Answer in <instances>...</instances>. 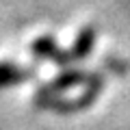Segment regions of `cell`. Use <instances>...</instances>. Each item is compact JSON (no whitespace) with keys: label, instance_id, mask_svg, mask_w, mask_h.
Returning a JSON list of instances; mask_svg holds the SVG:
<instances>
[{"label":"cell","instance_id":"5b68a950","mask_svg":"<svg viewBox=\"0 0 130 130\" xmlns=\"http://www.w3.org/2000/svg\"><path fill=\"white\" fill-rule=\"evenodd\" d=\"M93 43H95V28H93V26L80 28V32H78V37H76L74 46L70 48V52H72V56H74V61L87 59V56L91 54V50H93Z\"/></svg>","mask_w":130,"mask_h":130},{"label":"cell","instance_id":"277c9868","mask_svg":"<svg viewBox=\"0 0 130 130\" xmlns=\"http://www.w3.org/2000/svg\"><path fill=\"white\" fill-rule=\"evenodd\" d=\"M35 76V72L30 67H22V65L9 63V61H2L0 63V89L11 87V85H20L26 83Z\"/></svg>","mask_w":130,"mask_h":130},{"label":"cell","instance_id":"6da1fadb","mask_svg":"<svg viewBox=\"0 0 130 130\" xmlns=\"http://www.w3.org/2000/svg\"><path fill=\"white\" fill-rule=\"evenodd\" d=\"M102 89H104V72L95 70V72H91L87 87H85V91L80 93L78 98H74V100H65V98H52V100H48V102L43 104L41 108H48V111L61 113V115L78 113V111H83V108H89V106H91L93 100H95V98L102 93Z\"/></svg>","mask_w":130,"mask_h":130},{"label":"cell","instance_id":"8992f818","mask_svg":"<svg viewBox=\"0 0 130 130\" xmlns=\"http://www.w3.org/2000/svg\"><path fill=\"white\" fill-rule=\"evenodd\" d=\"M102 65L106 67V70L115 72V74H126V67H128L124 61H117L115 56H108V59H104V61H102Z\"/></svg>","mask_w":130,"mask_h":130},{"label":"cell","instance_id":"3957f363","mask_svg":"<svg viewBox=\"0 0 130 130\" xmlns=\"http://www.w3.org/2000/svg\"><path fill=\"white\" fill-rule=\"evenodd\" d=\"M30 54L35 59H41V61H52V63L61 65V67H70V65L76 63L72 52L70 50H61L50 35H41L39 39H35L30 43Z\"/></svg>","mask_w":130,"mask_h":130},{"label":"cell","instance_id":"7a4b0ae2","mask_svg":"<svg viewBox=\"0 0 130 130\" xmlns=\"http://www.w3.org/2000/svg\"><path fill=\"white\" fill-rule=\"evenodd\" d=\"M89 76H91V72L78 70V67L63 70L54 80L46 83V85L37 91V95H35V106L41 108L48 100H52V98H61V93L67 91V89L78 87V85H87V83H89Z\"/></svg>","mask_w":130,"mask_h":130}]
</instances>
